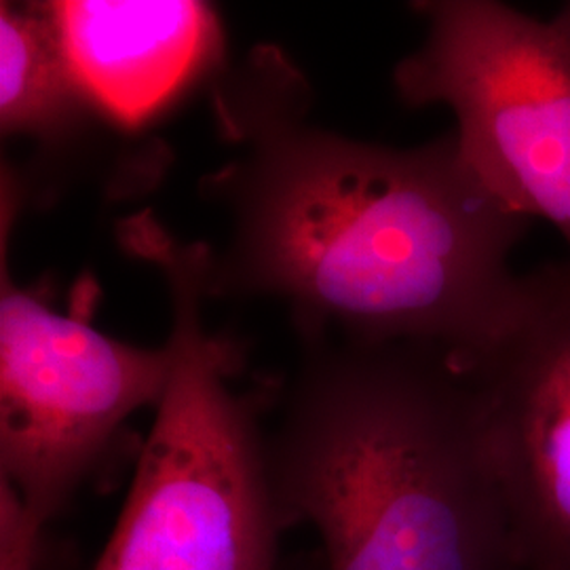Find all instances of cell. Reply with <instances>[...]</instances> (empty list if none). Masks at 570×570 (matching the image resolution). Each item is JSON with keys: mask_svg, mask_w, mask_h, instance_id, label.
<instances>
[{"mask_svg": "<svg viewBox=\"0 0 570 570\" xmlns=\"http://www.w3.org/2000/svg\"><path fill=\"white\" fill-rule=\"evenodd\" d=\"M13 165L0 176V478L47 524L75 497L122 423L159 406L174 348L106 336L11 273L9 245L26 204Z\"/></svg>", "mask_w": 570, "mask_h": 570, "instance_id": "obj_5", "label": "cell"}, {"mask_svg": "<svg viewBox=\"0 0 570 570\" xmlns=\"http://www.w3.org/2000/svg\"><path fill=\"white\" fill-rule=\"evenodd\" d=\"M45 522L0 478V570H42Z\"/></svg>", "mask_w": 570, "mask_h": 570, "instance_id": "obj_9", "label": "cell"}, {"mask_svg": "<svg viewBox=\"0 0 570 570\" xmlns=\"http://www.w3.org/2000/svg\"><path fill=\"white\" fill-rule=\"evenodd\" d=\"M553 18L560 21V23H562V26H564V28L570 32V2L562 4V7H560V11H558Z\"/></svg>", "mask_w": 570, "mask_h": 570, "instance_id": "obj_11", "label": "cell"}, {"mask_svg": "<svg viewBox=\"0 0 570 570\" xmlns=\"http://www.w3.org/2000/svg\"><path fill=\"white\" fill-rule=\"evenodd\" d=\"M421 45L397 61L395 94L446 106L475 176L570 249V32L497 0H423Z\"/></svg>", "mask_w": 570, "mask_h": 570, "instance_id": "obj_4", "label": "cell"}, {"mask_svg": "<svg viewBox=\"0 0 570 570\" xmlns=\"http://www.w3.org/2000/svg\"><path fill=\"white\" fill-rule=\"evenodd\" d=\"M63 51L104 115L121 129L159 117L225 53L204 2H49Z\"/></svg>", "mask_w": 570, "mask_h": 570, "instance_id": "obj_7", "label": "cell"}, {"mask_svg": "<svg viewBox=\"0 0 570 570\" xmlns=\"http://www.w3.org/2000/svg\"><path fill=\"white\" fill-rule=\"evenodd\" d=\"M0 127L2 136L32 140L45 157L117 127L79 81L49 2H0Z\"/></svg>", "mask_w": 570, "mask_h": 570, "instance_id": "obj_8", "label": "cell"}, {"mask_svg": "<svg viewBox=\"0 0 570 570\" xmlns=\"http://www.w3.org/2000/svg\"><path fill=\"white\" fill-rule=\"evenodd\" d=\"M311 91L275 47L216 89L233 155L202 193L228 235L204 244L207 298H277L301 341L433 346L463 372L510 320L530 220L494 197L454 134L364 142L306 121Z\"/></svg>", "mask_w": 570, "mask_h": 570, "instance_id": "obj_1", "label": "cell"}, {"mask_svg": "<svg viewBox=\"0 0 570 570\" xmlns=\"http://www.w3.org/2000/svg\"><path fill=\"white\" fill-rule=\"evenodd\" d=\"M289 570H326V567H324L322 553H317V556H313V558L308 560V564H305V567H296V569Z\"/></svg>", "mask_w": 570, "mask_h": 570, "instance_id": "obj_10", "label": "cell"}, {"mask_svg": "<svg viewBox=\"0 0 570 570\" xmlns=\"http://www.w3.org/2000/svg\"><path fill=\"white\" fill-rule=\"evenodd\" d=\"M117 235L164 277L174 370L94 570H279L268 438L230 385L237 346L205 327L204 244L178 239L150 212L121 220Z\"/></svg>", "mask_w": 570, "mask_h": 570, "instance_id": "obj_3", "label": "cell"}, {"mask_svg": "<svg viewBox=\"0 0 570 570\" xmlns=\"http://www.w3.org/2000/svg\"><path fill=\"white\" fill-rule=\"evenodd\" d=\"M475 393L522 570H570V263L522 275L510 320L461 372Z\"/></svg>", "mask_w": 570, "mask_h": 570, "instance_id": "obj_6", "label": "cell"}, {"mask_svg": "<svg viewBox=\"0 0 570 570\" xmlns=\"http://www.w3.org/2000/svg\"><path fill=\"white\" fill-rule=\"evenodd\" d=\"M268 469L326 570H522L475 393L440 348L303 343Z\"/></svg>", "mask_w": 570, "mask_h": 570, "instance_id": "obj_2", "label": "cell"}]
</instances>
